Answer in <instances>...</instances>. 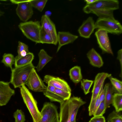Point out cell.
Wrapping results in <instances>:
<instances>
[{
    "mask_svg": "<svg viewBox=\"0 0 122 122\" xmlns=\"http://www.w3.org/2000/svg\"><path fill=\"white\" fill-rule=\"evenodd\" d=\"M95 28L115 35H119L122 32L121 24L114 18H98L95 23Z\"/></svg>",
    "mask_w": 122,
    "mask_h": 122,
    "instance_id": "8992f818",
    "label": "cell"
},
{
    "mask_svg": "<svg viewBox=\"0 0 122 122\" xmlns=\"http://www.w3.org/2000/svg\"><path fill=\"white\" fill-rule=\"evenodd\" d=\"M47 1V0H30L32 7L40 12H42L43 10Z\"/></svg>",
    "mask_w": 122,
    "mask_h": 122,
    "instance_id": "4316f807",
    "label": "cell"
},
{
    "mask_svg": "<svg viewBox=\"0 0 122 122\" xmlns=\"http://www.w3.org/2000/svg\"><path fill=\"white\" fill-rule=\"evenodd\" d=\"M40 22L30 21L21 22L18 25L23 35L36 44L40 43V36L41 29Z\"/></svg>",
    "mask_w": 122,
    "mask_h": 122,
    "instance_id": "277c9868",
    "label": "cell"
},
{
    "mask_svg": "<svg viewBox=\"0 0 122 122\" xmlns=\"http://www.w3.org/2000/svg\"><path fill=\"white\" fill-rule=\"evenodd\" d=\"M81 87L85 95L90 92V88L92 84L93 81L87 79H83L81 81Z\"/></svg>",
    "mask_w": 122,
    "mask_h": 122,
    "instance_id": "f1b7e54d",
    "label": "cell"
},
{
    "mask_svg": "<svg viewBox=\"0 0 122 122\" xmlns=\"http://www.w3.org/2000/svg\"><path fill=\"white\" fill-rule=\"evenodd\" d=\"M39 61L36 68L37 71L39 72L43 68L45 65L52 58L49 56L46 51L43 49L40 51L38 54Z\"/></svg>",
    "mask_w": 122,
    "mask_h": 122,
    "instance_id": "e0dca14e",
    "label": "cell"
},
{
    "mask_svg": "<svg viewBox=\"0 0 122 122\" xmlns=\"http://www.w3.org/2000/svg\"><path fill=\"white\" fill-rule=\"evenodd\" d=\"M109 78L114 91H116V93L122 94V81L111 76Z\"/></svg>",
    "mask_w": 122,
    "mask_h": 122,
    "instance_id": "d4e9b609",
    "label": "cell"
},
{
    "mask_svg": "<svg viewBox=\"0 0 122 122\" xmlns=\"http://www.w3.org/2000/svg\"><path fill=\"white\" fill-rule=\"evenodd\" d=\"M40 39V43L54 44L53 40L50 34L41 29Z\"/></svg>",
    "mask_w": 122,
    "mask_h": 122,
    "instance_id": "cb8c5ba5",
    "label": "cell"
},
{
    "mask_svg": "<svg viewBox=\"0 0 122 122\" xmlns=\"http://www.w3.org/2000/svg\"><path fill=\"white\" fill-rule=\"evenodd\" d=\"M86 103L80 98L76 97L60 103L59 122H71V116L74 110L77 107L81 106Z\"/></svg>",
    "mask_w": 122,
    "mask_h": 122,
    "instance_id": "7a4b0ae2",
    "label": "cell"
},
{
    "mask_svg": "<svg viewBox=\"0 0 122 122\" xmlns=\"http://www.w3.org/2000/svg\"><path fill=\"white\" fill-rule=\"evenodd\" d=\"M69 75L73 82L75 83H79L82 78L80 67L76 66L72 67L69 71Z\"/></svg>",
    "mask_w": 122,
    "mask_h": 122,
    "instance_id": "d6986e66",
    "label": "cell"
},
{
    "mask_svg": "<svg viewBox=\"0 0 122 122\" xmlns=\"http://www.w3.org/2000/svg\"><path fill=\"white\" fill-rule=\"evenodd\" d=\"M80 106H78L76 107L74 110L72 114L71 118V122H76V117L78 110Z\"/></svg>",
    "mask_w": 122,
    "mask_h": 122,
    "instance_id": "8d00e7d4",
    "label": "cell"
},
{
    "mask_svg": "<svg viewBox=\"0 0 122 122\" xmlns=\"http://www.w3.org/2000/svg\"><path fill=\"white\" fill-rule=\"evenodd\" d=\"M91 119L94 122H106L105 118L103 116H94Z\"/></svg>",
    "mask_w": 122,
    "mask_h": 122,
    "instance_id": "e575fe53",
    "label": "cell"
},
{
    "mask_svg": "<svg viewBox=\"0 0 122 122\" xmlns=\"http://www.w3.org/2000/svg\"><path fill=\"white\" fill-rule=\"evenodd\" d=\"M99 96L95 99L90 101L88 107L89 114L90 116L93 115L101 102Z\"/></svg>",
    "mask_w": 122,
    "mask_h": 122,
    "instance_id": "484cf974",
    "label": "cell"
},
{
    "mask_svg": "<svg viewBox=\"0 0 122 122\" xmlns=\"http://www.w3.org/2000/svg\"><path fill=\"white\" fill-rule=\"evenodd\" d=\"M40 112L42 116L40 122H59L57 107L53 103L45 102Z\"/></svg>",
    "mask_w": 122,
    "mask_h": 122,
    "instance_id": "ba28073f",
    "label": "cell"
},
{
    "mask_svg": "<svg viewBox=\"0 0 122 122\" xmlns=\"http://www.w3.org/2000/svg\"><path fill=\"white\" fill-rule=\"evenodd\" d=\"M30 90L36 92H44L47 86L34 68L26 84Z\"/></svg>",
    "mask_w": 122,
    "mask_h": 122,
    "instance_id": "9c48e42d",
    "label": "cell"
},
{
    "mask_svg": "<svg viewBox=\"0 0 122 122\" xmlns=\"http://www.w3.org/2000/svg\"><path fill=\"white\" fill-rule=\"evenodd\" d=\"M111 76V74L104 72L99 73L97 74L94 81L91 101L95 99L98 96L103 88L106 79Z\"/></svg>",
    "mask_w": 122,
    "mask_h": 122,
    "instance_id": "8fae6325",
    "label": "cell"
},
{
    "mask_svg": "<svg viewBox=\"0 0 122 122\" xmlns=\"http://www.w3.org/2000/svg\"><path fill=\"white\" fill-rule=\"evenodd\" d=\"M119 3L116 0H97L93 3L86 5L83 8L86 13H92L94 11L106 10L114 11L119 9Z\"/></svg>",
    "mask_w": 122,
    "mask_h": 122,
    "instance_id": "5b68a950",
    "label": "cell"
},
{
    "mask_svg": "<svg viewBox=\"0 0 122 122\" xmlns=\"http://www.w3.org/2000/svg\"><path fill=\"white\" fill-rule=\"evenodd\" d=\"M95 35L99 47L102 52L113 55L108 33L105 30L98 29L95 32Z\"/></svg>",
    "mask_w": 122,
    "mask_h": 122,
    "instance_id": "30bf717a",
    "label": "cell"
},
{
    "mask_svg": "<svg viewBox=\"0 0 122 122\" xmlns=\"http://www.w3.org/2000/svg\"><path fill=\"white\" fill-rule=\"evenodd\" d=\"M35 67L32 64L15 67L12 70L10 83L15 88L25 85Z\"/></svg>",
    "mask_w": 122,
    "mask_h": 122,
    "instance_id": "6da1fadb",
    "label": "cell"
},
{
    "mask_svg": "<svg viewBox=\"0 0 122 122\" xmlns=\"http://www.w3.org/2000/svg\"><path fill=\"white\" fill-rule=\"evenodd\" d=\"M12 3L17 4L16 13L21 20L27 21L31 18L33 14V7L30 0H11Z\"/></svg>",
    "mask_w": 122,
    "mask_h": 122,
    "instance_id": "52a82bcc",
    "label": "cell"
},
{
    "mask_svg": "<svg viewBox=\"0 0 122 122\" xmlns=\"http://www.w3.org/2000/svg\"><path fill=\"white\" fill-rule=\"evenodd\" d=\"M114 92L112 85L108 83L107 90L104 100L106 107L108 108L112 104L113 93Z\"/></svg>",
    "mask_w": 122,
    "mask_h": 122,
    "instance_id": "7402d4cb",
    "label": "cell"
},
{
    "mask_svg": "<svg viewBox=\"0 0 122 122\" xmlns=\"http://www.w3.org/2000/svg\"><path fill=\"white\" fill-rule=\"evenodd\" d=\"M95 23L92 17H89L78 29V31L80 36L86 38H90L95 29Z\"/></svg>",
    "mask_w": 122,
    "mask_h": 122,
    "instance_id": "5bb4252c",
    "label": "cell"
},
{
    "mask_svg": "<svg viewBox=\"0 0 122 122\" xmlns=\"http://www.w3.org/2000/svg\"><path fill=\"white\" fill-rule=\"evenodd\" d=\"M19 88L22 97L32 117L33 122H40L42 116L38 109L36 101L25 85Z\"/></svg>",
    "mask_w": 122,
    "mask_h": 122,
    "instance_id": "3957f363",
    "label": "cell"
},
{
    "mask_svg": "<svg viewBox=\"0 0 122 122\" xmlns=\"http://www.w3.org/2000/svg\"><path fill=\"white\" fill-rule=\"evenodd\" d=\"M89 122H94L91 119L89 121Z\"/></svg>",
    "mask_w": 122,
    "mask_h": 122,
    "instance_id": "60d3db41",
    "label": "cell"
},
{
    "mask_svg": "<svg viewBox=\"0 0 122 122\" xmlns=\"http://www.w3.org/2000/svg\"><path fill=\"white\" fill-rule=\"evenodd\" d=\"M115 111L119 112L122 110V94L115 93L113 95L112 104Z\"/></svg>",
    "mask_w": 122,
    "mask_h": 122,
    "instance_id": "ffe728a7",
    "label": "cell"
},
{
    "mask_svg": "<svg viewBox=\"0 0 122 122\" xmlns=\"http://www.w3.org/2000/svg\"><path fill=\"white\" fill-rule=\"evenodd\" d=\"M117 59L119 60L120 63L121 71L120 76L121 77H122V49L119 50L117 52Z\"/></svg>",
    "mask_w": 122,
    "mask_h": 122,
    "instance_id": "d590c367",
    "label": "cell"
},
{
    "mask_svg": "<svg viewBox=\"0 0 122 122\" xmlns=\"http://www.w3.org/2000/svg\"><path fill=\"white\" fill-rule=\"evenodd\" d=\"M44 82L49 85L64 91L71 92V88L67 82L59 77L49 75L44 77Z\"/></svg>",
    "mask_w": 122,
    "mask_h": 122,
    "instance_id": "7c38bea8",
    "label": "cell"
},
{
    "mask_svg": "<svg viewBox=\"0 0 122 122\" xmlns=\"http://www.w3.org/2000/svg\"><path fill=\"white\" fill-rule=\"evenodd\" d=\"M97 0H85V1L86 3V5H89L94 3Z\"/></svg>",
    "mask_w": 122,
    "mask_h": 122,
    "instance_id": "74e56055",
    "label": "cell"
},
{
    "mask_svg": "<svg viewBox=\"0 0 122 122\" xmlns=\"http://www.w3.org/2000/svg\"><path fill=\"white\" fill-rule=\"evenodd\" d=\"M78 37V36L73 35L69 32H58L57 34V41L58 45L56 52H58L61 47L72 43Z\"/></svg>",
    "mask_w": 122,
    "mask_h": 122,
    "instance_id": "9a60e30c",
    "label": "cell"
},
{
    "mask_svg": "<svg viewBox=\"0 0 122 122\" xmlns=\"http://www.w3.org/2000/svg\"><path fill=\"white\" fill-rule=\"evenodd\" d=\"M107 122H122V116L115 111H113L108 115Z\"/></svg>",
    "mask_w": 122,
    "mask_h": 122,
    "instance_id": "83f0119b",
    "label": "cell"
},
{
    "mask_svg": "<svg viewBox=\"0 0 122 122\" xmlns=\"http://www.w3.org/2000/svg\"><path fill=\"white\" fill-rule=\"evenodd\" d=\"M24 50L29 51L28 47L27 45L20 41L18 42V45L17 47L18 55H19L21 52Z\"/></svg>",
    "mask_w": 122,
    "mask_h": 122,
    "instance_id": "d6a6232c",
    "label": "cell"
},
{
    "mask_svg": "<svg viewBox=\"0 0 122 122\" xmlns=\"http://www.w3.org/2000/svg\"><path fill=\"white\" fill-rule=\"evenodd\" d=\"M10 82L0 81V106L6 105L15 93L10 86Z\"/></svg>",
    "mask_w": 122,
    "mask_h": 122,
    "instance_id": "4fadbf2b",
    "label": "cell"
},
{
    "mask_svg": "<svg viewBox=\"0 0 122 122\" xmlns=\"http://www.w3.org/2000/svg\"><path fill=\"white\" fill-rule=\"evenodd\" d=\"M41 29L49 34L48 30V17L44 15H42L41 20Z\"/></svg>",
    "mask_w": 122,
    "mask_h": 122,
    "instance_id": "1f68e13d",
    "label": "cell"
},
{
    "mask_svg": "<svg viewBox=\"0 0 122 122\" xmlns=\"http://www.w3.org/2000/svg\"><path fill=\"white\" fill-rule=\"evenodd\" d=\"M2 62L6 66L10 67L11 70L13 68L12 66L14 64L15 58L12 54L5 53L3 56Z\"/></svg>",
    "mask_w": 122,
    "mask_h": 122,
    "instance_id": "603a6c76",
    "label": "cell"
},
{
    "mask_svg": "<svg viewBox=\"0 0 122 122\" xmlns=\"http://www.w3.org/2000/svg\"><path fill=\"white\" fill-rule=\"evenodd\" d=\"M34 58L33 53L30 52L24 56L18 57L16 56L15 58V67L22 66L32 63Z\"/></svg>",
    "mask_w": 122,
    "mask_h": 122,
    "instance_id": "ac0fdd59",
    "label": "cell"
},
{
    "mask_svg": "<svg viewBox=\"0 0 122 122\" xmlns=\"http://www.w3.org/2000/svg\"><path fill=\"white\" fill-rule=\"evenodd\" d=\"M4 13L2 11L0 10V17L3 15L4 14Z\"/></svg>",
    "mask_w": 122,
    "mask_h": 122,
    "instance_id": "ab89813d",
    "label": "cell"
},
{
    "mask_svg": "<svg viewBox=\"0 0 122 122\" xmlns=\"http://www.w3.org/2000/svg\"><path fill=\"white\" fill-rule=\"evenodd\" d=\"M106 109L104 101L102 102L93 115L94 116H102L105 113Z\"/></svg>",
    "mask_w": 122,
    "mask_h": 122,
    "instance_id": "4dcf8cb0",
    "label": "cell"
},
{
    "mask_svg": "<svg viewBox=\"0 0 122 122\" xmlns=\"http://www.w3.org/2000/svg\"><path fill=\"white\" fill-rule=\"evenodd\" d=\"M52 14V12L51 11L47 10L45 11L44 15L46 17H49Z\"/></svg>",
    "mask_w": 122,
    "mask_h": 122,
    "instance_id": "f35d334b",
    "label": "cell"
},
{
    "mask_svg": "<svg viewBox=\"0 0 122 122\" xmlns=\"http://www.w3.org/2000/svg\"><path fill=\"white\" fill-rule=\"evenodd\" d=\"M108 84V83H107L105 84L99 95V98L101 102L105 100Z\"/></svg>",
    "mask_w": 122,
    "mask_h": 122,
    "instance_id": "836d02e7",
    "label": "cell"
},
{
    "mask_svg": "<svg viewBox=\"0 0 122 122\" xmlns=\"http://www.w3.org/2000/svg\"><path fill=\"white\" fill-rule=\"evenodd\" d=\"M90 64L93 66L100 68L103 64L102 59L100 55L93 48L89 50L87 54Z\"/></svg>",
    "mask_w": 122,
    "mask_h": 122,
    "instance_id": "2e32d148",
    "label": "cell"
},
{
    "mask_svg": "<svg viewBox=\"0 0 122 122\" xmlns=\"http://www.w3.org/2000/svg\"><path fill=\"white\" fill-rule=\"evenodd\" d=\"M15 122H24L25 120L24 113L21 110L17 109L14 113Z\"/></svg>",
    "mask_w": 122,
    "mask_h": 122,
    "instance_id": "f546056e",
    "label": "cell"
},
{
    "mask_svg": "<svg viewBox=\"0 0 122 122\" xmlns=\"http://www.w3.org/2000/svg\"><path fill=\"white\" fill-rule=\"evenodd\" d=\"M48 22L49 32L52 37L54 41V45H56L58 43L57 34L55 24L49 17H48Z\"/></svg>",
    "mask_w": 122,
    "mask_h": 122,
    "instance_id": "44dd1931",
    "label": "cell"
}]
</instances>
